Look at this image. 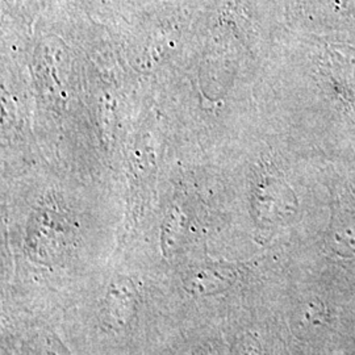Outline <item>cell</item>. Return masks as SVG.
Returning <instances> with one entry per match:
<instances>
[{"label": "cell", "mask_w": 355, "mask_h": 355, "mask_svg": "<svg viewBox=\"0 0 355 355\" xmlns=\"http://www.w3.org/2000/svg\"><path fill=\"white\" fill-rule=\"evenodd\" d=\"M211 271V270H209ZM233 278L228 274H218V272H198L193 274L190 279H184V286L192 293H214V292L223 291L228 288L233 283Z\"/></svg>", "instance_id": "2"}, {"label": "cell", "mask_w": 355, "mask_h": 355, "mask_svg": "<svg viewBox=\"0 0 355 355\" xmlns=\"http://www.w3.org/2000/svg\"><path fill=\"white\" fill-rule=\"evenodd\" d=\"M136 290L129 280H114L107 295L105 313L112 325L123 327L133 316Z\"/></svg>", "instance_id": "1"}]
</instances>
